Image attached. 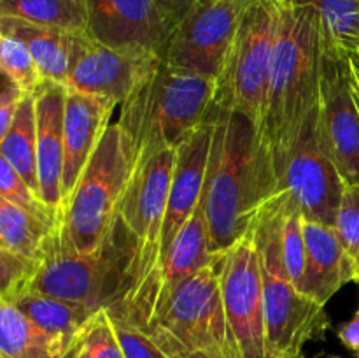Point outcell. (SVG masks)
Returning a JSON list of instances; mask_svg holds the SVG:
<instances>
[{"label": "cell", "mask_w": 359, "mask_h": 358, "mask_svg": "<svg viewBox=\"0 0 359 358\" xmlns=\"http://www.w3.org/2000/svg\"><path fill=\"white\" fill-rule=\"evenodd\" d=\"M332 358H340V357H332Z\"/></svg>", "instance_id": "40"}, {"label": "cell", "mask_w": 359, "mask_h": 358, "mask_svg": "<svg viewBox=\"0 0 359 358\" xmlns=\"http://www.w3.org/2000/svg\"><path fill=\"white\" fill-rule=\"evenodd\" d=\"M251 0H200L172 28L161 60L175 69L217 79Z\"/></svg>", "instance_id": "11"}, {"label": "cell", "mask_w": 359, "mask_h": 358, "mask_svg": "<svg viewBox=\"0 0 359 358\" xmlns=\"http://www.w3.org/2000/svg\"><path fill=\"white\" fill-rule=\"evenodd\" d=\"M177 150H167L133 171L119 218L135 239L137 258L133 286L114 321H125L144 330L149 323L151 298L160 272L161 232L167 213L168 192L175 168Z\"/></svg>", "instance_id": "7"}, {"label": "cell", "mask_w": 359, "mask_h": 358, "mask_svg": "<svg viewBox=\"0 0 359 358\" xmlns=\"http://www.w3.org/2000/svg\"><path fill=\"white\" fill-rule=\"evenodd\" d=\"M196 2H200V0H196Z\"/></svg>", "instance_id": "41"}, {"label": "cell", "mask_w": 359, "mask_h": 358, "mask_svg": "<svg viewBox=\"0 0 359 358\" xmlns=\"http://www.w3.org/2000/svg\"><path fill=\"white\" fill-rule=\"evenodd\" d=\"M0 358H7V357H6V354H2V353H0Z\"/></svg>", "instance_id": "39"}, {"label": "cell", "mask_w": 359, "mask_h": 358, "mask_svg": "<svg viewBox=\"0 0 359 358\" xmlns=\"http://www.w3.org/2000/svg\"><path fill=\"white\" fill-rule=\"evenodd\" d=\"M112 323L125 358H170L144 330L125 321Z\"/></svg>", "instance_id": "32"}, {"label": "cell", "mask_w": 359, "mask_h": 358, "mask_svg": "<svg viewBox=\"0 0 359 358\" xmlns=\"http://www.w3.org/2000/svg\"><path fill=\"white\" fill-rule=\"evenodd\" d=\"M0 34H9L21 39L34 55L44 79L67 86L70 44L74 34L9 16H0Z\"/></svg>", "instance_id": "20"}, {"label": "cell", "mask_w": 359, "mask_h": 358, "mask_svg": "<svg viewBox=\"0 0 359 358\" xmlns=\"http://www.w3.org/2000/svg\"><path fill=\"white\" fill-rule=\"evenodd\" d=\"M318 107L277 164L279 190L290 193L305 220L335 227L346 181L318 140Z\"/></svg>", "instance_id": "10"}, {"label": "cell", "mask_w": 359, "mask_h": 358, "mask_svg": "<svg viewBox=\"0 0 359 358\" xmlns=\"http://www.w3.org/2000/svg\"><path fill=\"white\" fill-rule=\"evenodd\" d=\"M224 312L242 358H266L262 270L251 232L216 258Z\"/></svg>", "instance_id": "12"}, {"label": "cell", "mask_w": 359, "mask_h": 358, "mask_svg": "<svg viewBox=\"0 0 359 358\" xmlns=\"http://www.w3.org/2000/svg\"><path fill=\"white\" fill-rule=\"evenodd\" d=\"M65 358H125L107 309L98 311L72 340Z\"/></svg>", "instance_id": "27"}, {"label": "cell", "mask_w": 359, "mask_h": 358, "mask_svg": "<svg viewBox=\"0 0 359 358\" xmlns=\"http://www.w3.org/2000/svg\"><path fill=\"white\" fill-rule=\"evenodd\" d=\"M118 104L67 88L63 119V174L62 200L72 193L97 150L102 135L111 126V116Z\"/></svg>", "instance_id": "16"}, {"label": "cell", "mask_w": 359, "mask_h": 358, "mask_svg": "<svg viewBox=\"0 0 359 358\" xmlns=\"http://www.w3.org/2000/svg\"><path fill=\"white\" fill-rule=\"evenodd\" d=\"M60 209V207H58ZM56 221L32 214L18 204L0 197V249L25 258L42 260Z\"/></svg>", "instance_id": "22"}, {"label": "cell", "mask_w": 359, "mask_h": 358, "mask_svg": "<svg viewBox=\"0 0 359 358\" xmlns=\"http://www.w3.org/2000/svg\"><path fill=\"white\" fill-rule=\"evenodd\" d=\"M284 192L266 200L251 225L262 270L266 358H302L311 340L332 326L325 305L302 293L287 274L280 248Z\"/></svg>", "instance_id": "4"}, {"label": "cell", "mask_w": 359, "mask_h": 358, "mask_svg": "<svg viewBox=\"0 0 359 358\" xmlns=\"http://www.w3.org/2000/svg\"><path fill=\"white\" fill-rule=\"evenodd\" d=\"M132 179V161L118 123H111L84 167L76 188L58 209L60 246L91 253L102 246L119 218Z\"/></svg>", "instance_id": "6"}, {"label": "cell", "mask_w": 359, "mask_h": 358, "mask_svg": "<svg viewBox=\"0 0 359 358\" xmlns=\"http://www.w3.org/2000/svg\"><path fill=\"white\" fill-rule=\"evenodd\" d=\"M335 230L359 270V185L346 183Z\"/></svg>", "instance_id": "31"}, {"label": "cell", "mask_w": 359, "mask_h": 358, "mask_svg": "<svg viewBox=\"0 0 359 358\" xmlns=\"http://www.w3.org/2000/svg\"><path fill=\"white\" fill-rule=\"evenodd\" d=\"M318 140L344 181L359 185V105L347 56L323 55Z\"/></svg>", "instance_id": "13"}, {"label": "cell", "mask_w": 359, "mask_h": 358, "mask_svg": "<svg viewBox=\"0 0 359 358\" xmlns=\"http://www.w3.org/2000/svg\"><path fill=\"white\" fill-rule=\"evenodd\" d=\"M25 97H27V93L16 83H13L9 77L4 76L2 91H0V137L9 130L14 114L20 109Z\"/></svg>", "instance_id": "33"}, {"label": "cell", "mask_w": 359, "mask_h": 358, "mask_svg": "<svg viewBox=\"0 0 359 358\" xmlns=\"http://www.w3.org/2000/svg\"><path fill=\"white\" fill-rule=\"evenodd\" d=\"M144 332L170 358L191 353L242 358L228 325L216 265L205 267L179 284L156 309Z\"/></svg>", "instance_id": "8"}, {"label": "cell", "mask_w": 359, "mask_h": 358, "mask_svg": "<svg viewBox=\"0 0 359 358\" xmlns=\"http://www.w3.org/2000/svg\"><path fill=\"white\" fill-rule=\"evenodd\" d=\"M280 248H283V260L287 274H290L294 286L300 290L305 272L304 214H302L298 204L294 202L293 197L287 192H284L283 221H280Z\"/></svg>", "instance_id": "28"}, {"label": "cell", "mask_w": 359, "mask_h": 358, "mask_svg": "<svg viewBox=\"0 0 359 358\" xmlns=\"http://www.w3.org/2000/svg\"><path fill=\"white\" fill-rule=\"evenodd\" d=\"M156 60L158 56L132 55L109 48L86 32L74 34L67 88L121 105Z\"/></svg>", "instance_id": "15"}, {"label": "cell", "mask_w": 359, "mask_h": 358, "mask_svg": "<svg viewBox=\"0 0 359 358\" xmlns=\"http://www.w3.org/2000/svg\"><path fill=\"white\" fill-rule=\"evenodd\" d=\"M277 27L262 135L273 167L321 97L323 34L311 6L276 0Z\"/></svg>", "instance_id": "3"}, {"label": "cell", "mask_w": 359, "mask_h": 358, "mask_svg": "<svg viewBox=\"0 0 359 358\" xmlns=\"http://www.w3.org/2000/svg\"><path fill=\"white\" fill-rule=\"evenodd\" d=\"M277 192L272 154L258 126L216 105L202 197L212 253L219 255L245 237L263 204Z\"/></svg>", "instance_id": "1"}, {"label": "cell", "mask_w": 359, "mask_h": 358, "mask_svg": "<svg viewBox=\"0 0 359 358\" xmlns=\"http://www.w3.org/2000/svg\"><path fill=\"white\" fill-rule=\"evenodd\" d=\"M304 237L305 272L300 291L326 307L346 284L359 283V270L332 225L304 218Z\"/></svg>", "instance_id": "17"}, {"label": "cell", "mask_w": 359, "mask_h": 358, "mask_svg": "<svg viewBox=\"0 0 359 358\" xmlns=\"http://www.w3.org/2000/svg\"><path fill=\"white\" fill-rule=\"evenodd\" d=\"M354 84V83H353ZM354 93H356V100H358V105H359V90L356 86H354Z\"/></svg>", "instance_id": "38"}, {"label": "cell", "mask_w": 359, "mask_h": 358, "mask_svg": "<svg viewBox=\"0 0 359 358\" xmlns=\"http://www.w3.org/2000/svg\"><path fill=\"white\" fill-rule=\"evenodd\" d=\"M65 98L67 86L55 81H44L35 91L39 188L42 199L56 207L62 204Z\"/></svg>", "instance_id": "18"}, {"label": "cell", "mask_w": 359, "mask_h": 358, "mask_svg": "<svg viewBox=\"0 0 359 358\" xmlns=\"http://www.w3.org/2000/svg\"><path fill=\"white\" fill-rule=\"evenodd\" d=\"M318 13L325 55L347 56L359 48V0H293Z\"/></svg>", "instance_id": "25"}, {"label": "cell", "mask_w": 359, "mask_h": 358, "mask_svg": "<svg viewBox=\"0 0 359 358\" xmlns=\"http://www.w3.org/2000/svg\"><path fill=\"white\" fill-rule=\"evenodd\" d=\"M347 58H349V67H351V76H353V83L354 86L359 90V48L354 49V51H351L349 55H347Z\"/></svg>", "instance_id": "36"}, {"label": "cell", "mask_w": 359, "mask_h": 358, "mask_svg": "<svg viewBox=\"0 0 359 358\" xmlns=\"http://www.w3.org/2000/svg\"><path fill=\"white\" fill-rule=\"evenodd\" d=\"M137 246L121 218L98 249L67 251L60 246L58 223L46 244L30 291L77 302L109 314H118L133 286Z\"/></svg>", "instance_id": "5"}, {"label": "cell", "mask_w": 359, "mask_h": 358, "mask_svg": "<svg viewBox=\"0 0 359 358\" xmlns=\"http://www.w3.org/2000/svg\"><path fill=\"white\" fill-rule=\"evenodd\" d=\"M0 69L2 76L9 77L27 95L35 93L46 81L27 44L9 34H0Z\"/></svg>", "instance_id": "29"}, {"label": "cell", "mask_w": 359, "mask_h": 358, "mask_svg": "<svg viewBox=\"0 0 359 358\" xmlns=\"http://www.w3.org/2000/svg\"><path fill=\"white\" fill-rule=\"evenodd\" d=\"M86 13V34L95 41L132 53L163 55L170 25L156 0H81Z\"/></svg>", "instance_id": "14"}, {"label": "cell", "mask_w": 359, "mask_h": 358, "mask_svg": "<svg viewBox=\"0 0 359 358\" xmlns=\"http://www.w3.org/2000/svg\"><path fill=\"white\" fill-rule=\"evenodd\" d=\"M156 4L161 13H163V16L167 18L172 32L175 25L181 23L191 13L193 7L196 6V0H156Z\"/></svg>", "instance_id": "34"}, {"label": "cell", "mask_w": 359, "mask_h": 358, "mask_svg": "<svg viewBox=\"0 0 359 358\" xmlns=\"http://www.w3.org/2000/svg\"><path fill=\"white\" fill-rule=\"evenodd\" d=\"M181 358H216L212 354H207V353H191V354H186V357Z\"/></svg>", "instance_id": "37"}, {"label": "cell", "mask_w": 359, "mask_h": 358, "mask_svg": "<svg viewBox=\"0 0 359 358\" xmlns=\"http://www.w3.org/2000/svg\"><path fill=\"white\" fill-rule=\"evenodd\" d=\"M217 79L175 69L161 58L119 105L118 125L132 174L167 150H177L216 112Z\"/></svg>", "instance_id": "2"}, {"label": "cell", "mask_w": 359, "mask_h": 358, "mask_svg": "<svg viewBox=\"0 0 359 358\" xmlns=\"http://www.w3.org/2000/svg\"><path fill=\"white\" fill-rule=\"evenodd\" d=\"M276 27V0H251L217 77V107L248 116L259 132L265 119Z\"/></svg>", "instance_id": "9"}, {"label": "cell", "mask_w": 359, "mask_h": 358, "mask_svg": "<svg viewBox=\"0 0 359 358\" xmlns=\"http://www.w3.org/2000/svg\"><path fill=\"white\" fill-rule=\"evenodd\" d=\"M337 336H339L340 343H342L347 350L353 351L354 354L359 357V305L353 318L339 326Z\"/></svg>", "instance_id": "35"}, {"label": "cell", "mask_w": 359, "mask_h": 358, "mask_svg": "<svg viewBox=\"0 0 359 358\" xmlns=\"http://www.w3.org/2000/svg\"><path fill=\"white\" fill-rule=\"evenodd\" d=\"M0 197L18 204L32 214L44 218V220H58V207L51 206L42 199L37 190L32 188L6 160L0 158Z\"/></svg>", "instance_id": "30"}, {"label": "cell", "mask_w": 359, "mask_h": 358, "mask_svg": "<svg viewBox=\"0 0 359 358\" xmlns=\"http://www.w3.org/2000/svg\"><path fill=\"white\" fill-rule=\"evenodd\" d=\"M0 16L18 18L69 34L86 32V13L81 0H0Z\"/></svg>", "instance_id": "26"}, {"label": "cell", "mask_w": 359, "mask_h": 358, "mask_svg": "<svg viewBox=\"0 0 359 358\" xmlns=\"http://www.w3.org/2000/svg\"><path fill=\"white\" fill-rule=\"evenodd\" d=\"M70 344L35 325L14 304L0 300V353L7 358H65Z\"/></svg>", "instance_id": "21"}, {"label": "cell", "mask_w": 359, "mask_h": 358, "mask_svg": "<svg viewBox=\"0 0 359 358\" xmlns=\"http://www.w3.org/2000/svg\"><path fill=\"white\" fill-rule=\"evenodd\" d=\"M14 305L42 330L63 337L70 343L86 329L88 323L98 312L88 305L62 300L37 291L25 293L14 302Z\"/></svg>", "instance_id": "23"}, {"label": "cell", "mask_w": 359, "mask_h": 358, "mask_svg": "<svg viewBox=\"0 0 359 358\" xmlns=\"http://www.w3.org/2000/svg\"><path fill=\"white\" fill-rule=\"evenodd\" d=\"M216 258L217 255L210 249L205 213H203V206L200 202L188 223L174 239L163 263H161L160 274H158L156 284H154L153 298H151L149 321L156 309L170 297L172 291L179 284H182L205 267L214 265Z\"/></svg>", "instance_id": "19"}, {"label": "cell", "mask_w": 359, "mask_h": 358, "mask_svg": "<svg viewBox=\"0 0 359 358\" xmlns=\"http://www.w3.org/2000/svg\"><path fill=\"white\" fill-rule=\"evenodd\" d=\"M0 158L6 160L34 190L39 188L37 114L35 93L27 95L14 114L9 130L0 137Z\"/></svg>", "instance_id": "24"}]
</instances>
